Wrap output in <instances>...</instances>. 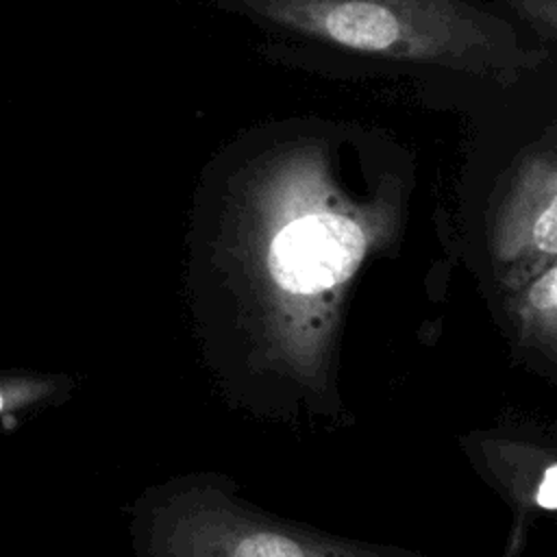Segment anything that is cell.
Segmentation results:
<instances>
[{
    "instance_id": "6da1fadb",
    "label": "cell",
    "mask_w": 557,
    "mask_h": 557,
    "mask_svg": "<svg viewBox=\"0 0 557 557\" xmlns=\"http://www.w3.org/2000/svg\"><path fill=\"white\" fill-rule=\"evenodd\" d=\"M400 213L398 183L357 198L315 144L281 146L246 168L189 263L194 322L231 394L276 416L339 407L348 294L400 233Z\"/></svg>"
},
{
    "instance_id": "5b68a950",
    "label": "cell",
    "mask_w": 557,
    "mask_h": 557,
    "mask_svg": "<svg viewBox=\"0 0 557 557\" xmlns=\"http://www.w3.org/2000/svg\"><path fill=\"white\" fill-rule=\"evenodd\" d=\"M461 446L485 481H490L513 509L507 557H516L524 548L535 516H550L557 509L555 448L505 433H472Z\"/></svg>"
},
{
    "instance_id": "8992f818",
    "label": "cell",
    "mask_w": 557,
    "mask_h": 557,
    "mask_svg": "<svg viewBox=\"0 0 557 557\" xmlns=\"http://www.w3.org/2000/svg\"><path fill=\"white\" fill-rule=\"evenodd\" d=\"M516 352L542 374L557 370V263L494 296Z\"/></svg>"
},
{
    "instance_id": "7a4b0ae2",
    "label": "cell",
    "mask_w": 557,
    "mask_h": 557,
    "mask_svg": "<svg viewBox=\"0 0 557 557\" xmlns=\"http://www.w3.org/2000/svg\"><path fill=\"white\" fill-rule=\"evenodd\" d=\"M265 22L342 50L459 70L503 85L537 72L546 50L463 0H242Z\"/></svg>"
},
{
    "instance_id": "52a82bcc",
    "label": "cell",
    "mask_w": 557,
    "mask_h": 557,
    "mask_svg": "<svg viewBox=\"0 0 557 557\" xmlns=\"http://www.w3.org/2000/svg\"><path fill=\"white\" fill-rule=\"evenodd\" d=\"M74 394L65 372L35 368H0V431L20 426L26 418L63 405Z\"/></svg>"
},
{
    "instance_id": "277c9868",
    "label": "cell",
    "mask_w": 557,
    "mask_h": 557,
    "mask_svg": "<svg viewBox=\"0 0 557 557\" xmlns=\"http://www.w3.org/2000/svg\"><path fill=\"white\" fill-rule=\"evenodd\" d=\"M557 263V157L531 146L513 165L487 226V287L507 292Z\"/></svg>"
},
{
    "instance_id": "3957f363",
    "label": "cell",
    "mask_w": 557,
    "mask_h": 557,
    "mask_svg": "<svg viewBox=\"0 0 557 557\" xmlns=\"http://www.w3.org/2000/svg\"><path fill=\"white\" fill-rule=\"evenodd\" d=\"M135 557H422L335 537L242 500L228 476L187 474L148 487L131 516Z\"/></svg>"
}]
</instances>
